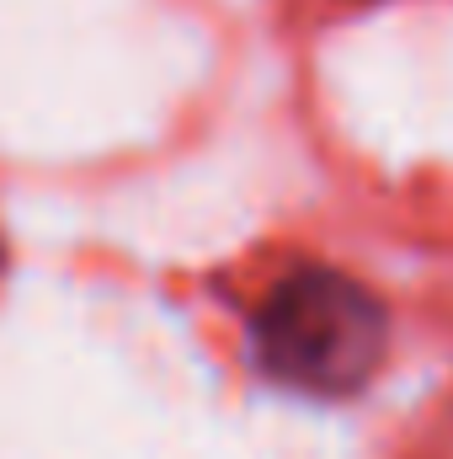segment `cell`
<instances>
[{
  "label": "cell",
  "mask_w": 453,
  "mask_h": 459,
  "mask_svg": "<svg viewBox=\"0 0 453 459\" xmlns=\"http://www.w3.org/2000/svg\"><path fill=\"white\" fill-rule=\"evenodd\" d=\"M0 256H5V251H0Z\"/></svg>",
  "instance_id": "7a4b0ae2"
},
{
  "label": "cell",
  "mask_w": 453,
  "mask_h": 459,
  "mask_svg": "<svg viewBox=\"0 0 453 459\" xmlns=\"http://www.w3.org/2000/svg\"><path fill=\"white\" fill-rule=\"evenodd\" d=\"M389 347L384 299L337 267H294L283 273L251 321L256 368L299 395L341 401L357 395Z\"/></svg>",
  "instance_id": "6da1fadb"
}]
</instances>
